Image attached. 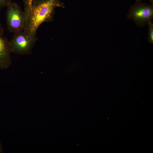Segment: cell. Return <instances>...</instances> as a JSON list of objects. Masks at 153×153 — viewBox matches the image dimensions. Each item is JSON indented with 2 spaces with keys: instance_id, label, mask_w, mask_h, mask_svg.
<instances>
[{
  "instance_id": "obj_1",
  "label": "cell",
  "mask_w": 153,
  "mask_h": 153,
  "mask_svg": "<svg viewBox=\"0 0 153 153\" xmlns=\"http://www.w3.org/2000/svg\"><path fill=\"white\" fill-rule=\"evenodd\" d=\"M26 24L24 32L28 36L37 35L42 24L53 21L57 8H65L60 0H23Z\"/></svg>"
},
{
  "instance_id": "obj_2",
  "label": "cell",
  "mask_w": 153,
  "mask_h": 153,
  "mask_svg": "<svg viewBox=\"0 0 153 153\" xmlns=\"http://www.w3.org/2000/svg\"><path fill=\"white\" fill-rule=\"evenodd\" d=\"M7 29L14 33L24 31L26 26L25 15L19 4L12 2L7 7L6 14Z\"/></svg>"
},
{
  "instance_id": "obj_3",
  "label": "cell",
  "mask_w": 153,
  "mask_h": 153,
  "mask_svg": "<svg viewBox=\"0 0 153 153\" xmlns=\"http://www.w3.org/2000/svg\"><path fill=\"white\" fill-rule=\"evenodd\" d=\"M127 16L138 26L144 27L153 19V6L136 1L130 7Z\"/></svg>"
},
{
  "instance_id": "obj_4",
  "label": "cell",
  "mask_w": 153,
  "mask_h": 153,
  "mask_svg": "<svg viewBox=\"0 0 153 153\" xmlns=\"http://www.w3.org/2000/svg\"><path fill=\"white\" fill-rule=\"evenodd\" d=\"M37 40V35L28 36L23 31L14 33L9 41L11 53L20 55L30 54Z\"/></svg>"
},
{
  "instance_id": "obj_5",
  "label": "cell",
  "mask_w": 153,
  "mask_h": 153,
  "mask_svg": "<svg viewBox=\"0 0 153 153\" xmlns=\"http://www.w3.org/2000/svg\"><path fill=\"white\" fill-rule=\"evenodd\" d=\"M4 30L0 24V69H6L11 64L9 41L4 36Z\"/></svg>"
},
{
  "instance_id": "obj_6",
  "label": "cell",
  "mask_w": 153,
  "mask_h": 153,
  "mask_svg": "<svg viewBox=\"0 0 153 153\" xmlns=\"http://www.w3.org/2000/svg\"><path fill=\"white\" fill-rule=\"evenodd\" d=\"M148 26V39L150 43H153V24L152 21L147 24Z\"/></svg>"
},
{
  "instance_id": "obj_7",
  "label": "cell",
  "mask_w": 153,
  "mask_h": 153,
  "mask_svg": "<svg viewBox=\"0 0 153 153\" xmlns=\"http://www.w3.org/2000/svg\"><path fill=\"white\" fill-rule=\"evenodd\" d=\"M12 0H0V10L7 7L12 1Z\"/></svg>"
},
{
  "instance_id": "obj_8",
  "label": "cell",
  "mask_w": 153,
  "mask_h": 153,
  "mask_svg": "<svg viewBox=\"0 0 153 153\" xmlns=\"http://www.w3.org/2000/svg\"><path fill=\"white\" fill-rule=\"evenodd\" d=\"M3 152V147L1 145V143H0V153H2Z\"/></svg>"
},
{
  "instance_id": "obj_9",
  "label": "cell",
  "mask_w": 153,
  "mask_h": 153,
  "mask_svg": "<svg viewBox=\"0 0 153 153\" xmlns=\"http://www.w3.org/2000/svg\"><path fill=\"white\" fill-rule=\"evenodd\" d=\"M151 3V5L153 6V0H148Z\"/></svg>"
},
{
  "instance_id": "obj_10",
  "label": "cell",
  "mask_w": 153,
  "mask_h": 153,
  "mask_svg": "<svg viewBox=\"0 0 153 153\" xmlns=\"http://www.w3.org/2000/svg\"><path fill=\"white\" fill-rule=\"evenodd\" d=\"M136 1H142V0H135Z\"/></svg>"
}]
</instances>
